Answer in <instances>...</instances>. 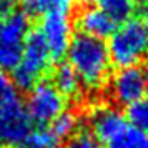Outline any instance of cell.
I'll return each mask as SVG.
<instances>
[{"instance_id": "cell-5", "label": "cell", "mask_w": 148, "mask_h": 148, "mask_svg": "<svg viewBox=\"0 0 148 148\" xmlns=\"http://www.w3.org/2000/svg\"><path fill=\"white\" fill-rule=\"evenodd\" d=\"M67 97L55 88L52 82H38L35 87L30 88L25 103V112L32 123L43 127L48 125L65 112Z\"/></svg>"}, {"instance_id": "cell-3", "label": "cell", "mask_w": 148, "mask_h": 148, "mask_svg": "<svg viewBox=\"0 0 148 148\" xmlns=\"http://www.w3.org/2000/svg\"><path fill=\"white\" fill-rule=\"evenodd\" d=\"M52 62L53 60L48 53V48L45 47L38 32H30L23 45L20 60L14 68L12 80L15 87L20 90H30L35 87L38 82H42V77L50 68Z\"/></svg>"}, {"instance_id": "cell-18", "label": "cell", "mask_w": 148, "mask_h": 148, "mask_svg": "<svg viewBox=\"0 0 148 148\" xmlns=\"http://www.w3.org/2000/svg\"><path fill=\"white\" fill-rule=\"evenodd\" d=\"M108 148H148V135L136 130L135 127H130L113 141L107 145Z\"/></svg>"}, {"instance_id": "cell-6", "label": "cell", "mask_w": 148, "mask_h": 148, "mask_svg": "<svg viewBox=\"0 0 148 148\" xmlns=\"http://www.w3.org/2000/svg\"><path fill=\"white\" fill-rule=\"evenodd\" d=\"M38 35L48 48L52 60H60L67 55L68 45L73 38V27L68 14H52L42 17Z\"/></svg>"}, {"instance_id": "cell-2", "label": "cell", "mask_w": 148, "mask_h": 148, "mask_svg": "<svg viewBox=\"0 0 148 148\" xmlns=\"http://www.w3.org/2000/svg\"><path fill=\"white\" fill-rule=\"evenodd\" d=\"M112 63L120 68L136 67L148 58V0L141 2L136 15L115 28L107 43Z\"/></svg>"}, {"instance_id": "cell-11", "label": "cell", "mask_w": 148, "mask_h": 148, "mask_svg": "<svg viewBox=\"0 0 148 148\" xmlns=\"http://www.w3.org/2000/svg\"><path fill=\"white\" fill-rule=\"evenodd\" d=\"M52 83L63 97H77L82 90L80 78L68 63H62L55 68Z\"/></svg>"}, {"instance_id": "cell-9", "label": "cell", "mask_w": 148, "mask_h": 148, "mask_svg": "<svg viewBox=\"0 0 148 148\" xmlns=\"http://www.w3.org/2000/svg\"><path fill=\"white\" fill-rule=\"evenodd\" d=\"M30 130H32V121L23 105L8 112L0 118V148L15 147L30 133Z\"/></svg>"}, {"instance_id": "cell-7", "label": "cell", "mask_w": 148, "mask_h": 148, "mask_svg": "<svg viewBox=\"0 0 148 148\" xmlns=\"http://www.w3.org/2000/svg\"><path fill=\"white\" fill-rule=\"evenodd\" d=\"M145 92H147L145 72L138 67L120 68L112 77L108 85L110 98L116 105H123V107H130L132 103L143 98Z\"/></svg>"}, {"instance_id": "cell-16", "label": "cell", "mask_w": 148, "mask_h": 148, "mask_svg": "<svg viewBox=\"0 0 148 148\" xmlns=\"http://www.w3.org/2000/svg\"><path fill=\"white\" fill-rule=\"evenodd\" d=\"M58 145L60 141L55 138L50 130L37 128L30 130V133L12 148H58Z\"/></svg>"}, {"instance_id": "cell-17", "label": "cell", "mask_w": 148, "mask_h": 148, "mask_svg": "<svg viewBox=\"0 0 148 148\" xmlns=\"http://www.w3.org/2000/svg\"><path fill=\"white\" fill-rule=\"evenodd\" d=\"M127 120L136 130L148 135V97H143L138 101L127 107Z\"/></svg>"}, {"instance_id": "cell-1", "label": "cell", "mask_w": 148, "mask_h": 148, "mask_svg": "<svg viewBox=\"0 0 148 148\" xmlns=\"http://www.w3.org/2000/svg\"><path fill=\"white\" fill-rule=\"evenodd\" d=\"M68 65L78 75L82 87L87 90H97L107 83L112 68V58L107 43L103 40L73 35L67 50Z\"/></svg>"}, {"instance_id": "cell-12", "label": "cell", "mask_w": 148, "mask_h": 148, "mask_svg": "<svg viewBox=\"0 0 148 148\" xmlns=\"http://www.w3.org/2000/svg\"><path fill=\"white\" fill-rule=\"evenodd\" d=\"M23 12L30 15H52L68 14L72 10L73 0H22Z\"/></svg>"}, {"instance_id": "cell-20", "label": "cell", "mask_w": 148, "mask_h": 148, "mask_svg": "<svg viewBox=\"0 0 148 148\" xmlns=\"http://www.w3.org/2000/svg\"><path fill=\"white\" fill-rule=\"evenodd\" d=\"M78 2H82V3H93V2H98V0H78Z\"/></svg>"}, {"instance_id": "cell-14", "label": "cell", "mask_w": 148, "mask_h": 148, "mask_svg": "<svg viewBox=\"0 0 148 148\" xmlns=\"http://www.w3.org/2000/svg\"><path fill=\"white\" fill-rule=\"evenodd\" d=\"M98 7L118 25L133 15L136 10V0H98Z\"/></svg>"}, {"instance_id": "cell-10", "label": "cell", "mask_w": 148, "mask_h": 148, "mask_svg": "<svg viewBox=\"0 0 148 148\" xmlns=\"http://www.w3.org/2000/svg\"><path fill=\"white\" fill-rule=\"evenodd\" d=\"M77 27L82 35L103 40L107 37H112L116 23L100 7H87L77 17Z\"/></svg>"}, {"instance_id": "cell-8", "label": "cell", "mask_w": 148, "mask_h": 148, "mask_svg": "<svg viewBox=\"0 0 148 148\" xmlns=\"http://www.w3.org/2000/svg\"><path fill=\"white\" fill-rule=\"evenodd\" d=\"M90 127L98 143L110 145L130 127V123L120 110L113 107H98L90 115Z\"/></svg>"}, {"instance_id": "cell-21", "label": "cell", "mask_w": 148, "mask_h": 148, "mask_svg": "<svg viewBox=\"0 0 148 148\" xmlns=\"http://www.w3.org/2000/svg\"><path fill=\"white\" fill-rule=\"evenodd\" d=\"M145 72V82H147V90H148V67H147V70H143Z\"/></svg>"}, {"instance_id": "cell-19", "label": "cell", "mask_w": 148, "mask_h": 148, "mask_svg": "<svg viewBox=\"0 0 148 148\" xmlns=\"http://www.w3.org/2000/svg\"><path fill=\"white\" fill-rule=\"evenodd\" d=\"M63 148H100L98 141L93 138V135L88 132H80L75 133L72 138H68Z\"/></svg>"}, {"instance_id": "cell-4", "label": "cell", "mask_w": 148, "mask_h": 148, "mask_svg": "<svg viewBox=\"0 0 148 148\" xmlns=\"http://www.w3.org/2000/svg\"><path fill=\"white\" fill-rule=\"evenodd\" d=\"M30 34V18L23 10L0 15V72L14 70Z\"/></svg>"}, {"instance_id": "cell-13", "label": "cell", "mask_w": 148, "mask_h": 148, "mask_svg": "<svg viewBox=\"0 0 148 148\" xmlns=\"http://www.w3.org/2000/svg\"><path fill=\"white\" fill-rule=\"evenodd\" d=\"M17 107H22L18 88L5 72H0V118Z\"/></svg>"}, {"instance_id": "cell-15", "label": "cell", "mask_w": 148, "mask_h": 148, "mask_svg": "<svg viewBox=\"0 0 148 148\" xmlns=\"http://www.w3.org/2000/svg\"><path fill=\"white\" fill-rule=\"evenodd\" d=\"M77 130H78V116H77V113L68 112V110L60 113L50 123V132L58 141L72 138L77 133Z\"/></svg>"}]
</instances>
